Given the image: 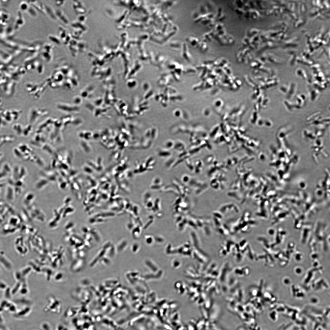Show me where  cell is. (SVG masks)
Here are the masks:
<instances>
[{"label":"cell","instance_id":"1","mask_svg":"<svg viewBox=\"0 0 330 330\" xmlns=\"http://www.w3.org/2000/svg\"><path fill=\"white\" fill-rule=\"evenodd\" d=\"M196 37H190L188 38V41L192 46H195L196 45L198 40Z\"/></svg>","mask_w":330,"mask_h":330},{"label":"cell","instance_id":"2","mask_svg":"<svg viewBox=\"0 0 330 330\" xmlns=\"http://www.w3.org/2000/svg\"><path fill=\"white\" fill-rule=\"evenodd\" d=\"M184 46L185 47V49H184V50H183V56L185 58H186L185 59H187V60H188L189 59L188 57L190 56V54L189 52H188L187 49V47H186V46L185 45Z\"/></svg>","mask_w":330,"mask_h":330},{"label":"cell","instance_id":"3","mask_svg":"<svg viewBox=\"0 0 330 330\" xmlns=\"http://www.w3.org/2000/svg\"><path fill=\"white\" fill-rule=\"evenodd\" d=\"M49 38L50 39V40L51 41H53V42L57 44H59L60 43V41L58 39L56 40V39H57V38H55V37H53L51 36V37H49Z\"/></svg>","mask_w":330,"mask_h":330},{"label":"cell","instance_id":"4","mask_svg":"<svg viewBox=\"0 0 330 330\" xmlns=\"http://www.w3.org/2000/svg\"><path fill=\"white\" fill-rule=\"evenodd\" d=\"M179 112H177L176 113V115H179Z\"/></svg>","mask_w":330,"mask_h":330}]
</instances>
